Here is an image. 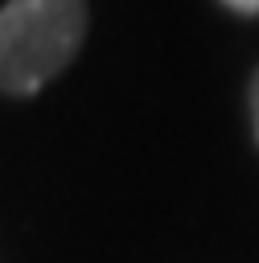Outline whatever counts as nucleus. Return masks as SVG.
I'll list each match as a JSON object with an SVG mask.
<instances>
[{
  "instance_id": "obj_2",
  "label": "nucleus",
  "mask_w": 259,
  "mask_h": 263,
  "mask_svg": "<svg viewBox=\"0 0 259 263\" xmlns=\"http://www.w3.org/2000/svg\"><path fill=\"white\" fill-rule=\"evenodd\" d=\"M234 12H247V16H259V0H226Z\"/></svg>"
},
{
  "instance_id": "obj_3",
  "label": "nucleus",
  "mask_w": 259,
  "mask_h": 263,
  "mask_svg": "<svg viewBox=\"0 0 259 263\" xmlns=\"http://www.w3.org/2000/svg\"><path fill=\"white\" fill-rule=\"evenodd\" d=\"M251 115H255V132H259V70H255V82H251Z\"/></svg>"
},
{
  "instance_id": "obj_1",
  "label": "nucleus",
  "mask_w": 259,
  "mask_h": 263,
  "mask_svg": "<svg viewBox=\"0 0 259 263\" xmlns=\"http://www.w3.org/2000/svg\"><path fill=\"white\" fill-rule=\"evenodd\" d=\"M86 37L82 0H8L0 8V95H37Z\"/></svg>"
}]
</instances>
